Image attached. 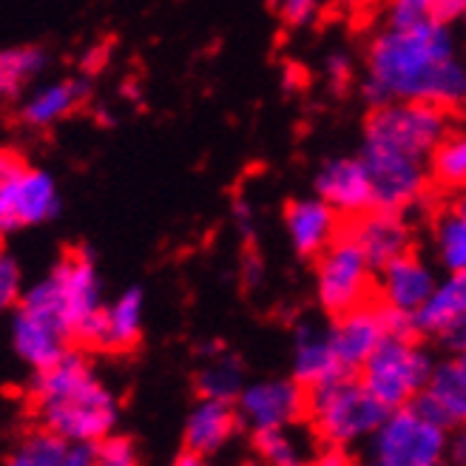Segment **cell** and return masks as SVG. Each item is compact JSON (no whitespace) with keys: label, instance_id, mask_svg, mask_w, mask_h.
<instances>
[{"label":"cell","instance_id":"cell-1","mask_svg":"<svg viewBox=\"0 0 466 466\" xmlns=\"http://www.w3.org/2000/svg\"><path fill=\"white\" fill-rule=\"evenodd\" d=\"M361 97L370 108L390 100L463 108L466 66L455 52L450 23L427 20L418 26H381L367 43Z\"/></svg>","mask_w":466,"mask_h":466},{"label":"cell","instance_id":"cell-2","mask_svg":"<svg viewBox=\"0 0 466 466\" xmlns=\"http://www.w3.org/2000/svg\"><path fill=\"white\" fill-rule=\"evenodd\" d=\"M29 392L40 427L66 444L91 447L111 435L120 421L116 395L75 347H68L55 364L35 370Z\"/></svg>","mask_w":466,"mask_h":466},{"label":"cell","instance_id":"cell-3","mask_svg":"<svg viewBox=\"0 0 466 466\" xmlns=\"http://www.w3.org/2000/svg\"><path fill=\"white\" fill-rule=\"evenodd\" d=\"M20 308L55 321L72 344L95 350L103 313V285L95 256L72 250L40 282L20 293Z\"/></svg>","mask_w":466,"mask_h":466},{"label":"cell","instance_id":"cell-4","mask_svg":"<svg viewBox=\"0 0 466 466\" xmlns=\"http://www.w3.org/2000/svg\"><path fill=\"white\" fill-rule=\"evenodd\" d=\"M387 412L390 410L372 399L356 372H344L328 384L308 390L305 421L319 444L353 450L379 430Z\"/></svg>","mask_w":466,"mask_h":466},{"label":"cell","instance_id":"cell-5","mask_svg":"<svg viewBox=\"0 0 466 466\" xmlns=\"http://www.w3.org/2000/svg\"><path fill=\"white\" fill-rule=\"evenodd\" d=\"M432 367V350L418 336H387L356 376L384 410H399L424 392Z\"/></svg>","mask_w":466,"mask_h":466},{"label":"cell","instance_id":"cell-6","mask_svg":"<svg viewBox=\"0 0 466 466\" xmlns=\"http://www.w3.org/2000/svg\"><path fill=\"white\" fill-rule=\"evenodd\" d=\"M452 128L450 111L432 103L390 100L370 108L364 123V148H384L415 159H430L441 137Z\"/></svg>","mask_w":466,"mask_h":466},{"label":"cell","instance_id":"cell-7","mask_svg":"<svg viewBox=\"0 0 466 466\" xmlns=\"http://www.w3.org/2000/svg\"><path fill=\"white\" fill-rule=\"evenodd\" d=\"M450 430L427 418L415 404L390 410L367 438L370 466H444Z\"/></svg>","mask_w":466,"mask_h":466},{"label":"cell","instance_id":"cell-8","mask_svg":"<svg viewBox=\"0 0 466 466\" xmlns=\"http://www.w3.org/2000/svg\"><path fill=\"white\" fill-rule=\"evenodd\" d=\"M376 293V268L361 248L341 230L339 237L316 256V301L330 319L347 313Z\"/></svg>","mask_w":466,"mask_h":466},{"label":"cell","instance_id":"cell-9","mask_svg":"<svg viewBox=\"0 0 466 466\" xmlns=\"http://www.w3.org/2000/svg\"><path fill=\"white\" fill-rule=\"evenodd\" d=\"M370 188H372V208L395 214H415L432 199V179L427 171V159L404 157L384 148H364L361 154Z\"/></svg>","mask_w":466,"mask_h":466},{"label":"cell","instance_id":"cell-10","mask_svg":"<svg viewBox=\"0 0 466 466\" xmlns=\"http://www.w3.org/2000/svg\"><path fill=\"white\" fill-rule=\"evenodd\" d=\"M60 214V188L49 171L29 162L0 182V237L52 222Z\"/></svg>","mask_w":466,"mask_h":466},{"label":"cell","instance_id":"cell-11","mask_svg":"<svg viewBox=\"0 0 466 466\" xmlns=\"http://www.w3.org/2000/svg\"><path fill=\"white\" fill-rule=\"evenodd\" d=\"M242 427L250 432L262 430H293L305 421L308 390L293 379H265L245 384L239 399L233 401Z\"/></svg>","mask_w":466,"mask_h":466},{"label":"cell","instance_id":"cell-12","mask_svg":"<svg viewBox=\"0 0 466 466\" xmlns=\"http://www.w3.org/2000/svg\"><path fill=\"white\" fill-rule=\"evenodd\" d=\"M328 339L344 372H359L361 364L376 353V347L387 339L384 308L376 299L364 305L333 316L328 324Z\"/></svg>","mask_w":466,"mask_h":466},{"label":"cell","instance_id":"cell-13","mask_svg":"<svg viewBox=\"0 0 466 466\" xmlns=\"http://www.w3.org/2000/svg\"><path fill=\"white\" fill-rule=\"evenodd\" d=\"M344 233L361 248V253L376 270L392 259H399V256L410 253L415 242L410 217L395 214V211H381V208H370L361 217L350 219L344 225Z\"/></svg>","mask_w":466,"mask_h":466},{"label":"cell","instance_id":"cell-14","mask_svg":"<svg viewBox=\"0 0 466 466\" xmlns=\"http://www.w3.org/2000/svg\"><path fill=\"white\" fill-rule=\"evenodd\" d=\"M435 282H438L435 268L424 256L410 250L376 270V293H372V299L390 310L412 316L427 301Z\"/></svg>","mask_w":466,"mask_h":466},{"label":"cell","instance_id":"cell-15","mask_svg":"<svg viewBox=\"0 0 466 466\" xmlns=\"http://www.w3.org/2000/svg\"><path fill=\"white\" fill-rule=\"evenodd\" d=\"M316 197L328 202L333 211L350 222L372 208L370 174L361 157H336L319 168L313 179Z\"/></svg>","mask_w":466,"mask_h":466},{"label":"cell","instance_id":"cell-16","mask_svg":"<svg viewBox=\"0 0 466 466\" xmlns=\"http://www.w3.org/2000/svg\"><path fill=\"white\" fill-rule=\"evenodd\" d=\"M341 222L344 219L316 194L293 199L285 211L288 242L301 259H316V256L344 230Z\"/></svg>","mask_w":466,"mask_h":466},{"label":"cell","instance_id":"cell-17","mask_svg":"<svg viewBox=\"0 0 466 466\" xmlns=\"http://www.w3.org/2000/svg\"><path fill=\"white\" fill-rule=\"evenodd\" d=\"M88 95V83L83 77H60L49 83H35L26 97L17 100V120L32 131H49L63 123Z\"/></svg>","mask_w":466,"mask_h":466},{"label":"cell","instance_id":"cell-18","mask_svg":"<svg viewBox=\"0 0 466 466\" xmlns=\"http://www.w3.org/2000/svg\"><path fill=\"white\" fill-rule=\"evenodd\" d=\"M412 404L447 430L466 427V367L455 356L435 361L424 392Z\"/></svg>","mask_w":466,"mask_h":466},{"label":"cell","instance_id":"cell-19","mask_svg":"<svg viewBox=\"0 0 466 466\" xmlns=\"http://www.w3.org/2000/svg\"><path fill=\"white\" fill-rule=\"evenodd\" d=\"M12 347L20 361H26L32 370H43L55 364L72 341L68 336L57 328L55 321H49L46 316L26 310L15 305V316H12Z\"/></svg>","mask_w":466,"mask_h":466},{"label":"cell","instance_id":"cell-20","mask_svg":"<svg viewBox=\"0 0 466 466\" xmlns=\"http://www.w3.org/2000/svg\"><path fill=\"white\" fill-rule=\"evenodd\" d=\"M339 376H344V370L330 347L328 328H319L313 321H301L293 336L290 379L305 390H313Z\"/></svg>","mask_w":466,"mask_h":466},{"label":"cell","instance_id":"cell-21","mask_svg":"<svg viewBox=\"0 0 466 466\" xmlns=\"http://www.w3.org/2000/svg\"><path fill=\"white\" fill-rule=\"evenodd\" d=\"M146 293L143 288H126L108 305H103L95 350H131L143 339Z\"/></svg>","mask_w":466,"mask_h":466},{"label":"cell","instance_id":"cell-22","mask_svg":"<svg viewBox=\"0 0 466 466\" xmlns=\"http://www.w3.org/2000/svg\"><path fill=\"white\" fill-rule=\"evenodd\" d=\"M239 430H242V421L237 415V407L225 401L199 399V404L188 415V421H185V447L211 458Z\"/></svg>","mask_w":466,"mask_h":466},{"label":"cell","instance_id":"cell-23","mask_svg":"<svg viewBox=\"0 0 466 466\" xmlns=\"http://www.w3.org/2000/svg\"><path fill=\"white\" fill-rule=\"evenodd\" d=\"M466 316V270L447 273L438 279L427 301L412 313L415 336L418 339H435L450 321Z\"/></svg>","mask_w":466,"mask_h":466},{"label":"cell","instance_id":"cell-24","mask_svg":"<svg viewBox=\"0 0 466 466\" xmlns=\"http://www.w3.org/2000/svg\"><path fill=\"white\" fill-rule=\"evenodd\" d=\"M49 55L40 46H12L0 52V100H20L43 77Z\"/></svg>","mask_w":466,"mask_h":466},{"label":"cell","instance_id":"cell-25","mask_svg":"<svg viewBox=\"0 0 466 466\" xmlns=\"http://www.w3.org/2000/svg\"><path fill=\"white\" fill-rule=\"evenodd\" d=\"M435 191L458 194L466 188V128H450L427 159Z\"/></svg>","mask_w":466,"mask_h":466},{"label":"cell","instance_id":"cell-26","mask_svg":"<svg viewBox=\"0 0 466 466\" xmlns=\"http://www.w3.org/2000/svg\"><path fill=\"white\" fill-rule=\"evenodd\" d=\"M432 253L444 273L466 270V217L455 205L441 208L432 217Z\"/></svg>","mask_w":466,"mask_h":466},{"label":"cell","instance_id":"cell-27","mask_svg":"<svg viewBox=\"0 0 466 466\" xmlns=\"http://www.w3.org/2000/svg\"><path fill=\"white\" fill-rule=\"evenodd\" d=\"M245 384L248 381H245V370L239 359L222 353V350L214 356H208V364L197 372V392H199V399H208V401L233 404L239 399Z\"/></svg>","mask_w":466,"mask_h":466},{"label":"cell","instance_id":"cell-28","mask_svg":"<svg viewBox=\"0 0 466 466\" xmlns=\"http://www.w3.org/2000/svg\"><path fill=\"white\" fill-rule=\"evenodd\" d=\"M66 452V441L40 427L17 441V447L6 458V466H60Z\"/></svg>","mask_w":466,"mask_h":466},{"label":"cell","instance_id":"cell-29","mask_svg":"<svg viewBox=\"0 0 466 466\" xmlns=\"http://www.w3.org/2000/svg\"><path fill=\"white\" fill-rule=\"evenodd\" d=\"M253 447L265 466H310V455L290 430L253 432Z\"/></svg>","mask_w":466,"mask_h":466},{"label":"cell","instance_id":"cell-30","mask_svg":"<svg viewBox=\"0 0 466 466\" xmlns=\"http://www.w3.org/2000/svg\"><path fill=\"white\" fill-rule=\"evenodd\" d=\"M91 455H95V466H139V452L134 441L116 432L91 444Z\"/></svg>","mask_w":466,"mask_h":466},{"label":"cell","instance_id":"cell-31","mask_svg":"<svg viewBox=\"0 0 466 466\" xmlns=\"http://www.w3.org/2000/svg\"><path fill=\"white\" fill-rule=\"evenodd\" d=\"M435 17L432 0H387L384 4V26H418Z\"/></svg>","mask_w":466,"mask_h":466},{"label":"cell","instance_id":"cell-32","mask_svg":"<svg viewBox=\"0 0 466 466\" xmlns=\"http://www.w3.org/2000/svg\"><path fill=\"white\" fill-rule=\"evenodd\" d=\"M23 293V276L20 265L15 262V256L0 245V313L15 310Z\"/></svg>","mask_w":466,"mask_h":466},{"label":"cell","instance_id":"cell-33","mask_svg":"<svg viewBox=\"0 0 466 466\" xmlns=\"http://www.w3.org/2000/svg\"><path fill=\"white\" fill-rule=\"evenodd\" d=\"M353 75H356V66L347 52H330L328 57H324V77H328V83L336 91H341L353 83Z\"/></svg>","mask_w":466,"mask_h":466},{"label":"cell","instance_id":"cell-34","mask_svg":"<svg viewBox=\"0 0 466 466\" xmlns=\"http://www.w3.org/2000/svg\"><path fill=\"white\" fill-rule=\"evenodd\" d=\"M321 6H324V0H282L279 12H282L288 26H308L310 20H316Z\"/></svg>","mask_w":466,"mask_h":466},{"label":"cell","instance_id":"cell-35","mask_svg":"<svg viewBox=\"0 0 466 466\" xmlns=\"http://www.w3.org/2000/svg\"><path fill=\"white\" fill-rule=\"evenodd\" d=\"M435 341L441 344V350H447V356H458L466 350V316L450 321L444 330L435 336Z\"/></svg>","mask_w":466,"mask_h":466},{"label":"cell","instance_id":"cell-36","mask_svg":"<svg viewBox=\"0 0 466 466\" xmlns=\"http://www.w3.org/2000/svg\"><path fill=\"white\" fill-rule=\"evenodd\" d=\"M310 466H359V461L353 458L347 447H328L321 444V450L316 455H310Z\"/></svg>","mask_w":466,"mask_h":466},{"label":"cell","instance_id":"cell-37","mask_svg":"<svg viewBox=\"0 0 466 466\" xmlns=\"http://www.w3.org/2000/svg\"><path fill=\"white\" fill-rule=\"evenodd\" d=\"M444 466H466V427H452L444 447Z\"/></svg>","mask_w":466,"mask_h":466},{"label":"cell","instance_id":"cell-38","mask_svg":"<svg viewBox=\"0 0 466 466\" xmlns=\"http://www.w3.org/2000/svg\"><path fill=\"white\" fill-rule=\"evenodd\" d=\"M432 9H435V20L455 23V20H461V15L466 9V0H432Z\"/></svg>","mask_w":466,"mask_h":466},{"label":"cell","instance_id":"cell-39","mask_svg":"<svg viewBox=\"0 0 466 466\" xmlns=\"http://www.w3.org/2000/svg\"><path fill=\"white\" fill-rule=\"evenodd\" d=\"M60 466H95V455H91L88 444H68V452Z\"/></svg>","mask_w":466,"mask_h":466},{"label":"cell","instance_id":"cell-40","mask_svg":"<svg viewBox=\"0 0 466 466\" xmlns=\"http://www.w3.org/2000/svg\"><path fill=\"white\" fill-rule=\"evenodd\" d=\"M23 159L20 154H15V151H9V148H0V182H6L20 166H23Z\"/></svg>","mask_w":466,"mask_h":466},{"label":"cell","instance_id":"cell-41","mask_svg":"<svg viewBox=\"0 0 466 466\" xmlns=\"http://www.w3.org/2000/svg\"><path fill=\"white\" fill-rule=\"evenodd\" d=\"M242 273H245V282L248 285H256L262 279V262H259V256L256 253H248L245 256V265H242Z\"/></svg>","mask_w":466,"mask_h":466},{"label":"cell","instance_id":"cell-42","mask_svg":"<svg viewBox=\"0 0 466 466\" xmlns=\"http://www.w3.org/2000/svg\"><path fill=\"white\" fill-rule=\"evenodd\" d=\"M174 466H208V458L185 447V450L174 458Z\"/></svg>","mask_w":466,"mask_h":466},{"label":"cell","instance_id":"cell-43","mask_svg":"<svg viewBox=\"0 0 466 466\" xmlns=\"http://www.w3.org/2000/svg\"><path fill=\"white\" fill-rule=\"evenodd\" d=\"M452 205H455V208H458V211H461V214L466 217V188H461V191L455 194V199H452Z\"/></svg>","mask_w":466,"mask_h":466},{"label":"cell","instance_id":"cell-44","mask_svg":"<svg viewBox=\"0 0 466 466\" xmlns=\"http://www.w3.org/2000/svg\"><path fill=\"white\" fill-rule=\"evenodd\" d=\"M341 4H344V6H350V9H359V6H364V4H367V0H341Z\"/></svg>","mask_w":466,"mask_h":466},{"label":"cell","instance_id":"cell-45","mask_svg":"<svg viewBox=\"0 0 466 466\" xmlns=\"http://www.w3.org/2000/svg\"><path fill=\"white\" fill-rule=\"evenodd\" d=\"M455 359H458V361H461V364H463V367H466V350H463V353H458V356H455Z\"/></svg>","mask_w":466,"mask_h":466},{"label":"cell","instance_id":"cell-46","mask_svg":"<svg viewBox=\"0 0 466 466\" xmlns=\"http://www.w3.org/2000/svg\"><path fill=\"white\" fill-rule=\"evenodd\" d=\"M248 466H265L262 461H256V463H248Z\"/></svg>","mask_w":466,"mask_h":466},{"label":"cell","instance_id":"cell-47","mask_svg":"<svg viewBox=\"0 0 466 466\" xmlns=\"http://www.w3.org/2000/svg\"><path fill=\"white\" fill-rule=\"evenodd\" d=\"M461 20H466V9H463V15H461Z\"/></svg>","mask_w":466,"mask_h":466},{"label":"cell","instance_id":"cell-48","mask_svg":"<svg viewBox=\"0 0 466 466\" xmlns=\"http://www.w3.org/2000/svg\"><path fill=\"white\" fill-rule=\"evenodd\" d=\"M463 111H466V103H463Z\"/></svg>","mask_w":466,"mask_h":466}]
</instances>
